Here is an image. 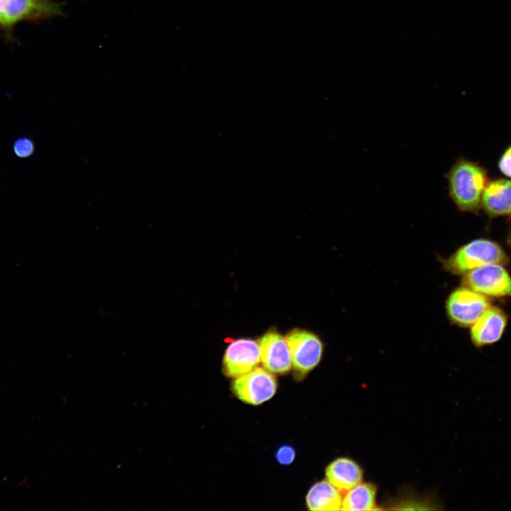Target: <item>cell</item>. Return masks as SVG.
<instances>
[{
	"instance_id": "obj_1",
	"label": "cell",
	"mask_w": 511,
	"mask_h": 511,
	"mask_svg": "<svg viewBox=\"0 0 511 511\" xmlns=\"http://www.w3.org/2000/svg\"><path fill=\"white\" fill-rule=\"evenodd\" d=\"M446 177L449 196L456 207L462 211L476 212L488 184L485 170L476 163L460 158L451 166Z\"/></svg>"
},
{
	"instance_id": "obj_2",
	"label": "cell",
	"mask_w": 511,
	"mask_h": 511,
	"mask_svg": "<svg viewBox=\"0 0 511 511\" xmlns=\"http://www.w3.org/2000/svg\"><path fill=\"white\" fill-rule=\"evenodd\" d=\"M507 261L506 254L496 243L477 239L459 248L444 261V267L453 274L464 275L483 265H503Z\"/></svg>"
},
{
	"instance_id": "obj_3",
	"label": "cell",
	"mask_w": 511,
	"mask_h": 511,
	"mask_svg": "<svg viewBox=\"0 0 511 511\" xmlns=\"http://www.w3.org/2000/svg\"><path fill=\"white\" fill-rule=\"evenodd\" d=\"M62 4L54 0H0V28L10 33L15 25L62 16Z\"/></svg>"
},
{
	"instance_id": "obj_4",
	"label": "cell",
	"mask_w": 511,
	"mask_h": 511,
	"mask_svg": "<svg viewBox=\"0 0 511 511\" xmlns=\"http://www.w3.org/2000/svg\"><path fill=\"white\" fill-rule=\"evenodd\" d=\"M290 348L292 366L301 375H304L320 363L324 345L315 334L302 329H295L286 336Z\"/></svg>"
},
{
	"instance_id": "obj_5",
	"label": "cell",
	"mask_w": 511,
	"mask_h": 511,
	"mask_svg": "<svg viewBox=\"0 0 511 511\" xmlns=\"http://www.w3.org/2000/svg\"><path fill=\"white\" fill-rule=\"evenodd\" d=\"M463 286L485 296L511 297V277L500 264H490L463 275Z\"/></svg>"
},
{
	"instance_id": "obj_6",
	"label": "cell",
	"mask_w": 511,
	"mask_h": 511,
	"mask_svg": "<svg viewBox=\"0 0 511 511\" xmlns=\"http://www.w3.org/2000/svg\"><path fill=\"white\" fill-rule=\"evenodd\" d=\"M490 306L486 296L463 286L449 295L446 310L454 324L465 327L471 326Z\"/></svg>"
},
{
	"instance_id": "obj_7",
	"label": "cell",
	"mask_w": 511,
	"mask_h": 511,
	"mask_svg": "<svg viewBox=\"0 0 511 511\" xmlns=\"http://www.w3.org/2000/svg\"><path fill=\"white\" fill-rule=\"evenodd\" d=\"M233 392L242 402L258 405L272 398L277 390L275 377L262 368L235 378L232 384Z\"/></svg>"
},
{
	"instance_id": "obj_8",
	"label": "cell",
	"mask_w": 511,
	"mask_h": 511,
	"mask_svg": "<svg viewBox=\"0 0 511 511\" xmlns=\"http://www.w3.org/2000/svg\"><path fill=\"white\" fill-rule=\"evenodd\" d=\"M260 361V348L257 342L252 339H238L226 350L224 370L228 377L235 378L255 368Z\"/></svg>"
},
{
	"instance_id": "obj_9",
	"label": "cell",
	"mask_w": 511,
	"mask_h": 511,
	"mask_svg": "<svg viewBox=\"0 0 511 511\" xmlns=\"http://www.w3.org/2000/svg\"><path fill=\"white\" fill-rule=\"evenodd\" d=\"M261 363L270 373L284 374L292 366L290 348L285 339L276 331H270L259 341Z\"/></svg>"
},
{
	"instance_id": "obj_10",
	"label": "cell",
	"mask_w": 511,
	"mask_h": 511,
	"mask_svg": "<svg viewBox=\"0 0 511 511\" xmlns=\"http://www.w3.org/2000/svg\"><path fill=\"white\" fill-rule=\"evenodd\" d=\"M507 324V316L500 308L490 306L471 325V338L477 347L498 341Z\"/></svg>"
},
{
	"instance_id": "obj_11",
	"label": "cell",
	"mask_w": 511,
	"mask_h": 511,
	"mask_svg": "<svg viewBox=\"0 0 511 511\" xmlns=\"http://www.w3.org/2000/svg\"><path fill=\"white\" fill-rule=\"evenodd\" d=\"M325 476L328 481L343 493L363 481L364 471L354 459L341 456L326 466Z\"/></svg>"
},
{
	"instance_id": "obj_12",
	"label": "cell",
	"mask_w": 511,
	"mask_h": 511,
	"mask_svg": "<svg viewBox=\"0 0 511 511\" xmlns=\"http://www.w3.org/2000/svg\"><path fill=\"white\" fill-rule=\"evenodd\" d=\"M481 206L490 216L511 214V180L488 182L482 196Z\"/></svg>"
},
{
	"instance_id": "obj_13",
	"label": "cell",
	"mask_w": 511,
	"mask_h": 511,
	"mask_svg": "<svg viewBox=\"0 0 511 511\" xmlns=\"http://www.w3.org/2000/svg\"><path fill=\"white\" fill-rule=\"evenodd\" d=\"M342 492L329 481L322 480L314 484L306 496L308 509L312 511L341 510Z\"/></svg>"
},
{
	"instance_id": "obj_14",
	"label": "cell",
	"mask_w": 511,
	"mask_h": 511,
	"mask_svg": "<svg viewBox=\"0 0 511 511\" xmlns=\"http://www.w3.org/2000/svg\"><path fill=\"white\" fill-rule=\"evenodd\" d=\"M378 488L372 482H361L343 495L341 510H377Z\"/></svg>"
},
{
	"instance_id": "obj_15",
	"label": "cell",
	"mask_w": 511,
	"mask_h": 511,
	"mask_svg": "<svg viewBox=\"0 0 511 511\" xmlns=\"http://www.w3.org/2000/svg\"><path fill=\"white\" fill-rule=\"evenodd\" d=\"M35 146L33 142L26 137L16 140L13 144L15 154L20 158H27L33 154Z\"/></svg>"
},
{
	"instance_id": "obj_16",
	"label": "cell",
	"mask_w": 511,
	"mask_h": 511,
	"mask_svg": "<svg viewBox=\"0 0 511 511\" xmlns=\"http://www.w3.org/2000/svg\"><path fill=\"white\" fill-rule=\"evenodd\" d=\"M295 458V451L294 448L290 445H283L280 446L276 454V460L282 465H289L293 462Z\"/></svg>"
},
{
	"instance_id": "obj_17",
	"label": "cell",
	"mask_w": 511,
	"mask_h": 511,
	"mask_svg": "<svg viewBox=\"0 0 511 511\" xmlns=\"http://www.w3.org/2000/svg\"><path fill=\"white\" fill-rule=\"evenodd\" d=\"M499 167L504 175L511 177V146L506 150L501 157Z\"/></svg>"
}]
</instances>
